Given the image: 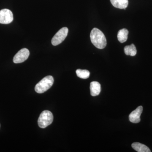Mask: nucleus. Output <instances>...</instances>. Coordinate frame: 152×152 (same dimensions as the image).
I'll list each match as a JSON object with an SVG mask.
<instances>
[{
  "label": "nucleus",
  "mask_w": 152,
  "mask_h": 152,
  "mask_svg": "<svg viewBox=\"0 0 152 152\" xmlns=\"http://www.w3.org/2000/svg\"><path fill=\"white\" fill-rule=\"evenodd\" d=\"M30 55L28 50L26 48H23L15 55L13 58V62L15 64H19L23 62L27 59Z\"/></svg>",
  "instance_id": "nucleus-6"
},
{
  "label": "nucleus",
  "mask_w": 152,
  "mask_h": 152,
  "mask_svg": "<svg viewBox=\"0 0 152 152\" xmlns=\"http://www.w3.org/2000/svg\"><path fill=\"white\" fill-rule=\"evenodd\" d=\"M53 83L54 78L52 76H46L36 85L35 90L38 94L44 93L52 87Z\"/></svg>",
  "instance_id": "nucleus-2"
},
{
  "label": "nucleus",
  "mask_w": 152,
  "mask_h": 152,
  "mask_svg": "<svg viewBox=\"0 0 152 152\" xmlns=\"http://www.w3.org/2000/svg\"><path fill=\"white\" fill-rule=\"evenodd\" d=\"M132 146L134 150L138 152H151L148 147L143 144L139 142H134L132 144Z\"/></svg>",
  "instance_id": "nucleus-10"
},
{
  "label": "nucleus",
  "mask_w": 152,
  "mask_h": 152,
  "mask_svg": "<svg viewBox=\"0 0 152 152\" xmlns=\"http://www.w3.org/2000/svg\"><path fill=\"white\" fill-rule=\"evenodd\" d=\"M142 111L143 107L140 106L132 112L129 116L130 121L134 124L140 122L141 121L140 116L142 113Z\"/></svg>",
  "instance_id": "nucleus-7"
},
{
  "label": "nucleus",
  "mask_w": 152,
  "mask_h": 152,
  "mask_svg": "<svg viewBox=\"0 0 152 152\" xmlns=\"http://www.w3.org/2000/svg\"><path fill=\"white\" fill-rule=\"evenodd\" d=\"M91 94L93 96H98L99 94L101 91L100 84L97 82H92L90 84Z\"/></svg>",
  "instance_id": "nucleus-8"
},
{
  "label": "nucleus",
  "mask_w": 152,
  "mask_h": 152,
  "mask_svg": "<svg viewBox=\"0 0 152 152\" xmlns=\"http://www.w3.org/2000/svg\"><path fill=\"white\" fill-rule=\"evenodd\" d=\"M13 20L12 13L8 9H3L0 11V23L8 24Z\"/></svg>",
  "instance_id": "nucleus-5"
},
{
  "label": "nucleus",
  "mask_w": 152,
  "mask_h": 152,
  "mask_svg": "<svg viewBox=\"0 0 152 152\" xmlns=\"http://www.w3.org/2000/svg\"><path fill=\"white\" fill-rule=\"evenodd\" d=\"M129 31L127 29L120 30L118 32V39L121 43L125 42L128 39Z\"/></svg>",
  "instance_id": "nucleus-11"
},
{
  "label": "nucleus",
  "mask_w": 152,
  "mask_h": 152,
  "mask_svg": "<svg viewBox=\"0 0 152 152\" xmlns=\"http://www.w3.org/2000/svg\"><path fill=\"white\" fill-rule=\"evenodd\" d=\"M91 41L93 45L98 49H102L105 48L107 45L104 35L102 31L97 28H94L90 34Z\"/></svg>",
  "instance_id": "nucleus-1"
},
{
  "label": "nucleus",
  "mask_w": 152,
  "mask_h": 152,
  "mask_svg": "<svg viewBox=\"0 0 152 152\" xmlns=\"http://www.w3.org/2000/svg\"><path fill=\"white\" fill-rule=\"evenodd\" d=\"M68 31L69 30L66 27H64L61 29L52 39V45L54 46H57L61 43L67 36Z\"/></svg>",
  "instance_id": "nucleus-4"
},
{
  "label": "nucleus",
  "mask_w": 152,
  "mask_h": 152,
  "mask_svg": "<svg viewBox=\"0 0 152 152\" xmlns=\"http://www.w3.org/2000/svg\"><path fill=\"white\" fill-rule=\"evenodd\" d=\"M77 76L80 78L83 79H88L89 77L90 73L87 70H82L78 69L76 70Z\"/></svg>",
  "instance_id": "nucleus-13"
},
{
  "label": "nucleus",
  "mask_w": 152,
  "mask_h": 152,
  "mask_svg": "<svg viewBox=\"0 0 152 152\" xmlns=\"http://www.w3.org/2000/svg\"><path fill=\"white\" fill-rule=\"evenodd\" d=\"M53 121V116L50 111H44L41 113L38 119V124L41 128H46L52 124Z\"/></svg>",
  "instance_id": "nucleus-3"
},
{
  "label": "nucleus",
  "mask_w": 152,
  "mask_h": 152,
  "mask_svg": "<svg viewBox=\"0 0 152 152\" xmlns=\"http://www.w3.org/2000/svg\"><path fill=\"white\" fill-rule=\"evenodd\" d=\"M125 53L127 56H134L137 54V51L136 47L134 44L126 46L124 48Z\"/></svg>",
  "instance_id": "nucleus-12"
},
{
  "label": "nucleus",
  "mask_w": 152,
  "mask_h": 152,
  "mask_svg": "<svg viewBox=\"0 0 152 152\" xmlns=\"http://www.w3.org/2000/svg\"><path fill=\"white\" fill-rule=\"evenodd\" d=\"M113 5L117 8L125 9L129 4L128 0H110Z\"/></svg>",
  "instance_id": "nucleus-9"
}]
</instances>
